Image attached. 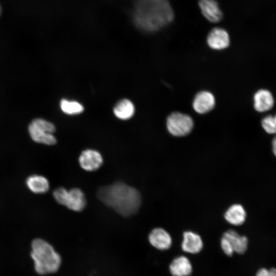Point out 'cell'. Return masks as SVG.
Here are the masks:
<instances>
[{
    "label": "cell",
    "mask_w": 276,
    "mask_h": 276,
    "mask_svg": "<svg viewBox=\"0 0 276 276\" xmlns=\"http://www.w3.org/2000/svg\"><path fill=\"white\" fill-rule=\"evenodd\" d=\"M36 127L49 133H53L55 131V126L51 122L40 118L35 119L31 122Z\"/></svg>",
    "instance_id": "cell-21"
},
{
    "label": "cell",
    "mask_w": 276,
    "mask_h": 276,
    "mask_svg": "<svg viewBox=\"0 0 276 276\" xmlns=\"http://www.w3.org/2000/svg\"><path fill=\"white\" fill-rule=\"evenodd\" d=\"M101 154L97 151L86 149L83 151L79 157L81 167L87 171H94L98 169L103 164Z\"/></svg>",
    "instance_id": "cell-6"
},
{
    "label": "cell",
    "mask_w": 276,
    "mask_h": 276,
    "mask_svg": "<svg viewBox=\"0 0 276 276\" xmlns=\"http://www.w3.org/2000/svg\"><path fill=\"white\" fill-rule=\"evenodd\" d=\"M148 240L153 246L159 250L168 249L172 244L171 236L162 228L153 229L149 235Z\"/></svg>",
    "instance_id": "cell-9"
},
{
    "label": "cell",
    "mask_w": 276,
    "mask_h": 276,
    "mask_svg": "<svg viewBox=\"0 0 276 276\" xmlns=\"http://www.w3.org/2000/svg\"><path fill=\"white\" fill-rule=\"evenodd\" d=\"M97 196L104 204L124 217L136 213L141 203L139 192L120 181L100 188Z\"/></svg>",
    "instance_id": "cell-2"
},
{
    "label": "cell",
    "mask_w": 276,
    "mask_h": 276,
    "mask_svg": "<svg viewBox=\"0 0 276 276\" xmlns=\"http://www.w3.org/2000/svg\"><path fill=\"white\" fill-rule=\"evenodd\" d=\"M53 194L58 203L66 206L73 211H82L86 205L85 195L79 188H73L67 190L64 188L60 187L55 189Z\"/></svg>",
    "instance_id": "cell-4"
},
{
    "label": "cell",
    "mask_w": 276,
    "mask_h": 276,
    "mask_svg": "<svg viewBox=\"0 0 276 276\" xmlns=\"http://www.w3.org/2000/svg\"><path fill=\"white\" fill-rule=\"evenodd\" d=\"M274 104V98L267 89H259L254 95V106L258 112H263L271 109Z\"/></svg>",
    "instance_id": "cell-10"
},
{
    "label": "cell",
    "mask_w": 276,
    "mask_h": 276,
    "mask_svg": "<svg viewBox=\"0 0 276 276\" xmlns=\"http://www.w3.org/2000/svg\"><path fill=\"white\" fill-rule=\"evenodd\" d=\"M28 130L31 139L36 143L47 145L56 143V139L53 133L39 128L31 123L29 125Z\"/></svg>",
    "instance_id": "cell-15"
},
{
    "label": "cell",
    "mask_w": 276,
    "mask_h": 276,
    "mask_svg": "<svg viewBox=\"0 0 276 276\" xmlns=\"http://www.w3.org/2000/svg\"><path fill=\"white\" fill-rule=\"evenodd\" d=\"M31 249L30 255L38 274L45 275L58 270L61 257L49 242L40 238L35 239L32 242Z\"/></svg>",
    "instance_id": "cell-3"
},
{
    "label": "cell",
    "mask_w": 276,
    "mask_h": 276,
    "mask_svg": "<svg viewBox=\"0 0 276 276\" xmlns=\"http://www.w3.org/2000/svg\"><path fill=\"white\" fill-rule=\"evenodd\" d=\"M134 111L133 104L127 99L120 100L113 108L114 115L121 120H128L131 118L134 114Z\"/></svg>",
    "instance_id": "cell-18"
},
{
    "label": "cell",
    "mask_w": 276,
    "mask_h": 276,
    "mask_svg": "<svg viewBox=\"0 0 276 276\" xmlns=\"http://www.w3.org/2000/svg\"><path fill=\"white\" fill-rule=\"evenodd\" d=\"M132 20L135 26L146 33H154L170 24L174 17L168 0H136Z\"/></svg>",
    "instance_id": "cell-1"
},
{
    "label": "cell",
    "mask_w": 276,
    "mask_h": 276,
    "mask_svg": "<svg viewBox=\"0 0 276 276\" xmlns=\"http://www.w3.org/2000/svg\"><path fill=\"white\" fill-rule=\"evenodd\" d=\"M60 106L64 113L70 115L80 113L84 110L83 106L80 103L66 99L61 100Z\"/></svg>",
    "instance_id": "cell-19"
},
{
    "label": "cell",
    "mask_w": 276,
    "mask_h": 276,
    "mask_svg": "<svg viewBox=\"0 0 276 276\" xmlns=\"http://www.w3.org/2000/svg\"><path fill=\"white\" fill-rule=\"evenodd\" d=\"M221 246L224 252L228 256H231L234 252L229 242L223 236L221 240Z\"/></svg>",
    "instance_id": "cell-22"
},
{
    "label": "cell",
    "mask_w": 276,
    "mask_h": 276,
    "mask_svg": "<svg viewBox=\"0 0 276 276\" xmlns=\"http://www.w3.org/2000/svg\"><path fill=\"white\" fill-rule=\"evenodd\" d=\"M262 127L268 134H276V114L274 116L268 115L263 118L261 121Z\"/></svg>",
    "instance_id": "cell-20"
},
{
    "label": "cell",
    "mask_w": 276,
    "mask_h": 276,
    "mask_svg": "<svg viewBox=\"0 0 276 276\" xmlns=\"http://www.w3.org/2000/svg\"><path fill=\"white\" fill-rule=\"evenodd\" d=\"M206 41L211 49L218 50H223L229 45V36L224 29L216 27L212 29L209 33Z\"/></svg>",
    "instance_id": "cell-7"
},
{
    "label": "cell",
    "mask_w": 276,
    "mask_h": 276,
    "mask_svg": "<svg viewBox=\"0 0 276 276\" xmlns=\"http://www.w3.org/2000/svg\"><path fill=\"white\" fill-rule=\"evenodd\" d=\"M256 276H276V269L261 268L257 271Z\"/></svg>",
    "instance_id": "cell-23"
},
{
    "label": "cell",
    "mask_w": 276,
    "mask_h": 276,
    "mask_svg": "<svg viewBox=\"0 0 276 276\" xmlns=\"http://www.w3.org/2000/svg\"><path fill=\"white\" fill-rule=\"evenodd\" d=\"M246 212L240 204H235L231 206L224 214L225 220L234 225L242 224L246 219Z\"/></svg>",
    "instance_id": "cell-16"
},
{
    "label": "cell",
    "mask_w": 276,
    "mask_h": 276,
    "mask_svg": "<svg viewBox=\"0 0 276 276\" xmlns=\"http://www.w3.org/2000/svg\"><path fill=\"white\" fill-rule=\"evenodd\" d=\"M272 150L274 155L276 156V136L272 141Z\"/></svg>",
    "instance_id": "cell-24"
},
{
    "label": "cell",
    "mask_w": 276,
    "mask_h": 276,
    "mask_svg": "<svg viewBox=\"0 0 276 276\" xmlns=\"http://www.w3.org/2000/svg\"><path fill=\"white\" fill-rule=\"evenodd\" d=\"M202 247V240L199 235L190 231L183 233L181 248L184 251L197 254L201 251Z\"/></svg>",
    "instance_id": "cell-12"
},
{
    "label": "cell",
    "mask_w": 276,
    "mask_h": 276,
    "mask_svg": "<svg viewBox=\"0 0 276 276\" xmlns=\"http://www.w3.org/2000/svg\"><path fill=\"white\" fill-rule=\"evenodd\" d=\"M223 236L228 240L234 252L242 254L246 251L248 240L245 236H240L237 232L232 229L225 232Z\"/></svg>",
    "instance_id": "cell-14"
},
{
    "label": "cell",
    "mask_w": 276,
    "mask_h": 276,
    "mask_svg": "<svg viewBox=\"0 0 276 276\" xmlns=\"http://www.w3.org/2000/svg\"><path fill=\"white\" fill-rule=\"evenodd\" d=\"M193 126L192 118L180 112L171 113L167 120V127L169 132L176 136H185L191 131Z\"/></svg>",
    "instance_id": "cell-5"
},
{
    "label": "cell",
    "mask_w": 276,
    "mask_h": 276,
    "mask_svg": "<svg viewBox=\"0 0 276 276\" xmlns=\"http://www.w3.org/2000/svg\"><path fill=\"white\" fill-rule=\"evenodd\" d=\"M1 14H2V8H1V6L0 5V16L1 15Z\"/></svg>",
    "instance_id": "cell-25"
},
{
    "label": "cell",
    "mask_w": 276,
    "mask_h": 276,
    "mask_svg": "<svg viewBox=\"0 0 276 276\" xmlns=\"http://www.w3.org/2000/svg\"><path fill=\"white\" fill-rule=\"evenodd\" d=\"M198 5L201 13L208 21L216 23L222 19V12L216 0H199Z\"/></svg>",
    "instance_id": "cell-8"
},
{
    "label": "cell",
    "mask_w": 276,
    "mask_h": 276,
    "mask_svg": "<svg viewBox=\"0 0 276 276\" xmlns=\"http://www.w3.org/2000/svg\"><path fill=\"white\" fill-rule=\"evenodd\" d=\"M215 100L214 96L210 92L203 91L197 94L195 97L193 106L199 113H204L214 107Z\"/></svg>",
    "instance_id": "cell-11"
},
{
    "label": "cell",
    "mask_w": 276,
    "mask_h": 276,
    "mask_svg": "<svg viewBox=\"0 0 276 276\" xmlns=\"http://www.w3.org/2000/svg\"><path fill=\"white\" fill-rule=\"evenodd\" d=\"M169 269L173 276H188L192 272V266L187 257L179 256L172 261L170 265Z\"/></svg>",
    "instance_id": "cell-13"
},
{
    "label": "cell",
    "mask_w": 276,
    "mask_h": 276,
    "mask_svg": "<svg viewBox=\"0 0 276 276\" xmlns=\"http://www.w3.org/2000/svg\"><path fill=\"white\" fill-rule=\"evenodd\" d=\"M26 185L31 191L36 194L46 193L50 187L48 180L39 175H32L28 177Z\"/></svg>",
    "instance_id": "cell-17"
}]
</instances>
